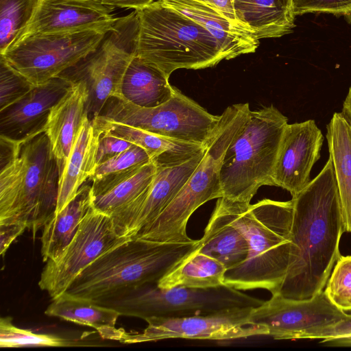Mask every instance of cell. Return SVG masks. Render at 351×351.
<instances>
[{"mask_svg":"<svg viewBox=\"0 0 351 351\" xmlns=\"http://www.w3.org/2000/svg\"><path fill=\"white\" fill-rule=\"evenodd\" d=\"M289 266L278 294L307 300L324 291L340 257L344 231L331 158L300 193L292 197Z\"/></svg>","mask_w":351,"mask_h":351,"instance_id":"6da1fadb","label":"cell"},{"mask_svg":"<svg viewBox=\"0 0 351 351\" xmlns=\"http://www.w3.org/2000/svg\"><path fill=\"white\" fill-rule=\"evenodd\" d=\"M0 223L22 222L34 236L55 213L59 169L45 132L23 141L0 136Z\"/></svg>","mask_w":351,"mask_h":351,"instance_id":"7a4b0ae2","label":"cell"},{"mask_svg":"<svg viewBox=\"0 0 351 351\" xmlns=\"http://www.w3.org/2000/svg\"><path fill=\"white\" fill-rule=\"evenodd\" d=\"M234 225L248 245L241 264L226 271L223 285L241 291L278 293L286 276L292 241L293 202L263 199L251 204L225 197Z\"/></svg>","mask_w":351,"mask_h":351,"instance_id":"3957f363","label":"cell"},{"mask_svg":"<svg viewBox=\"0 0 351 351\" xmlns=\"http://www.w3.org/2000/svg\"><path fill=\"white\" fill-rule=\"evenodd\" d=\"M131 238L85 268L66 291L97 303L158 281L197 245Z\"/></svg>","mask_w":351,"mask_h":351,"instance_id":"277c9868","label":"cell"},{"mask_svg":"<svg viewBox=\"0 0 351 351\" xmlns=\"http://www.w3.org/2000/svg\"><path fill=\"white\" fill-rule=\"evenodd\" d=\"M248 103L227 107L205 144L204 156L186 184L160 215L133 237L159 243H189L186 233L192 214L206 202L223 197L220 169L230 144L245 123Z\"/></svg>","mask_w":351,"mask_h":351,"instance_id":"5b68a950","label":"cell"},{"mask_svg":"<svg viewBox=\"0 0 351 351\" xmlns=\"http://www.w3.org/2000/svg\"><path fill=\"white\" fill-rule=\"evenodd\" d=\"M134 10L138 24L136 56L168 77L179 69L211 67L225 59L206 29L161 0Z\"/></svg>","mask_w":351,"mask_h":351,"instance_id":"8992f818","label":"cell"},{"mask_svg":"<svg viewBox=\"0 0 351 351\" xmlns=\"http://www.w3.org/2000/svg\"><path fill=\"white\" fill-rule=\"evenodd\" d=\"M287 124V117L273 105L250 110L222 161L223 197L250 204L261 186H274V167Z\"/></svg>","mask_w":351,"mask_h":351,"instance_id":"52a82bcc","label":"cell"},{"mask_svg":"<svg viewBox=\"0 0 351 351\" xmlns=\"http://www.w3.org/2000/svg\"><path fill=\"white\" fill-rule=\"evenodd\" d=\"M138 24L135 10L118 18L97 49L60 75L87 91L86 113L90 120L101 114L108 101L122 97L125 73L136 56Z\"/></svg>","mask_w":351,"mask_h":351,"instance_id":"ba28073f","label":"cell"},{"mask_svg":"<svg viewBox=\"0 0 351 351\" xmlns=\"http://www.w3.org/2000/svg\"><path fill=\"white\" fill-rule=\"evenodd\" d=\"M263 300L225 285L209 289L175 287L160 289L157 282L141 287L121 297L98 303L121 315L143 319L215 313L234 307H256Z\"/></svg>","mask_w":351,"mask_h":351,"instance_id":"9c48e42d","label":"cell"},{"mask_svg":"<svg viewBox=\"0 0 351 351\" xmlns=\"http://www.w3.org/2000/svg\"><path fill=\"white\" fill-rule=\"evenodd\" d=\"M113 28L27 34L0 55L34 86H40L95 51Z\"/></svg>","mask_w":351,"mask_h":351,"instance_id":"30bf717a","label":"cell"},{"mask_svg":"<svg viewBox=\"0 0 351 351\" xmlns=\"http://www.w3.org/2000/svg\"><path fill=\"white\" fill-rule=\"evenodd\" d=\"M160 136L204 145L220 115H213L176 88L172 97L153 108L137 106L123 96L110 98L101 114Z\"/></svg>","mask_w":351,"mask_h":351,"instance_id":"8fae6325","label":"cell"},{"mask_svg":"<svg viewBox=\"0 0 351 351\" xmlns=\"http://www.w3.org/2000/svg\"><path fill=\"white\" fill-rule=\"evenodd\" d=\"M254 307H234L215 313L184 317L147 318L141 332L121 328L118 341L136 343L169 339L226 341L254 336H267L265 326L250 321Z\"/></svg>","mask_w":351,"mask_h":351,"instance_id":"7c38bea8","label":"cell"},{"mask_svg":"<svg viewBox=\"0 0 351 351\" xmlns=\"http://www.w3.org/2000/svg\"><path fill=\"white\" fill-rule=\"evenodd\" d=\"M130 239L118 235L111 217L93 207L62 256L57 261L47 262L38 286L51 299L57 298L94 261Z\"/></svg>","mask_w":351,"mask_h":351,"instance_id":"4fadbf2b","label":"cell"},{"mask_svg":"<svg viewBox=\"0 0 351 351\" xmlns=\"http://www.w3.org/2000/svg\"><path fill=\"white\" fill-rule=\"evenodd\" d=\"M348 313L334 305L324 291L307 300H293L276 293L252 308L250 321L265 326L276 340L298 339L300 335L336 324Z\"/></svg>","mask_w":351,"mask_h":351,"instance_id":"5bb4252c","label":"cell"},{"mask_svg":"<svg viewBox=\"0 0 351 351\" xmlns=\"http://www.w3.org/2000/svg\"><path fill=\"white\" fill-rule=\"evenodd\" d=\"M204 151L181 165L157 167L149 188L132 204L111 217L118 235L132 238L152 223L182 189L199 164Z\"/></svg>","mask_w":351,"mask_h":351,"instance_id":"9a60e30c","label":"cell"},{"mask_svg":"<svg viewBox=\"0 0 351 351\" xmlns=\"http://www.w3.org/2000/svg\"><path fill=\"white\" fill-rule=\"evenodd\" d=\"M323 134L313 119L288 123L277 156L273 180L292 197L311 182L310 174L320 157Z\"/></svg>","mask_w":351,"mask_h":351,"instance_id":"2e32d148","label":"cell"},{"mask_svg":"<svg viewBox=\"0 0 351 351\" xmlns=\"http://www.w3.org/2000/svg\"><path fill=\"white\" fill-rule=\"evenodd\" d=\"M72 85L60 75L34 86L19 101L0 110V136L19 141L44 132L51 108Z\"/></svg>","mask_w":351,"mask_h":351,"instance_id":"e0dca14e","label":"cell"},{"mask_svg":"<svg viewBox=\"0 0 351 351\" xmlns=\"http://www.w3.org/2000/svg\"><path fill=\"white\" fill-rule=\"evenodd\" d=\"M114 9L99 0H40L18 38L31 34L112 29L118 19L112 14Z\"/></svg>","mask_w":351,"mask_h":351,"instance_id":"ac0fdd59","label":"cell"},{"mask_svg":"<svg viewBox=\"0 0 351 351\" xmlns=\"http://www.w3.org/2000/svg\"><path fill=\"white\" fill-rule=\"evenodd\" d=\"M206 29L219 43L226 60L254 53L259 40L247 26L232 21L221 12L193 0H161Z\"/></svg>","mask_w":351,"mask_h":351,"instance_id":"d6986e66","label":"cell"},{"mask_svg":"<svg viewBox=\"0 0 351 351\" xmlns=\"http://www.w3.org/2000/svg\"><path fill=\"white\" fill-rule=\"evenodd\" d=\"M101 133L121 138L143 148L158 168L181 165L203 152L205 145L179 141L107 119L101 115L91 120Z\"/></svg>","mask_w":351,"mask_h":351,"instance_id":"ffe728a7","label":"cell"},{"mask_svg":"<svg viewBox=\"0 0 351 351\" xmlns=\"http://www.w3.org/2000/svg\"><path fill=\"white\" fill-rule=\"evenodd\" d=\"M87 91L82 82L73 84L66 94L51 108L45 132L62 174L79 130L87 116ZM88 117V116H87Z\"/></svg>","mask_w":351,"mask_h":351,"instance_id":"44dd1931","label":"cell"},{"mask_svg":"<svg viewBox=\"0 0 351 351\" xmlns=\"http://www.w3.org/2000/svg\"><path fill=\"white\" fill-rule=\"evenodd\" d=\"M156 169L152 161L141 167L93 181V208L110 217L118 213L149 188Z\"/></svg>","mask_w":351,"mask_h":351,"instance_id":"7402d4cb","label":"cell"},{"mask_svg":"<svg viewBox=\"0 0 351 351\" xmlns=\"http://www.w3.org/2000/svg\"><path fill=\"white\" fill-rule=\"evenodd\" d=\"M196 250L217 259L227 270L237 267L246 259L247 242L232 223L223 197L218 198Z\"/></svg>","mask_w":351,"mask_h":351,"instance_id":"603a6c76","label":"cell"},{"mask_svg":"<svg viewBox=\"0 0 351 351\" xmlns=\"http://www.w3.org/2000/svg\"><path fill=\"white\" fill-rule=\"evenodd\" d=\"M101 134L86 116L59 177L58 204L55 213L62 210L75 197L81 186L94 173Z\"/></svg>","mask_w":351,"mask_h":351,"instance_id":"cb8c5ba5","label":"cell"},{"mask_svg":"<svg viewBox=\"0 0 351 351\" xmlns=\"http://www.w3.org/2000/svg\"><path fill=\"white\" fill-rule=\"evenodd\" d=\"M90 182L88 178L75 197L62 210L55 213L43 227L40 241L43 262L57 261L62 256L82 220L93 207Z\"/></svg>","mask_w":351,"mask_h":351,"instance_id":"d4e9b609","label":"cell"},{"mask_svg":"<svg viewBox=\"0 0 351 351\" xmlns=\"http://www.w3.org/2000/svg\"><path fill=\"white\" fill-rule=\"evenodd\" d=\"M237 19L258 39L279 38L295 27L292 0H233Z\"/></svg>","mask_w":351,"mask_h":351,"instance_id":"484cf974","label":"cell"},{"mask_svg":"<svg viewBox=\"0 0 351 351\" xmlns=\"http://www.w3.org/2000/svg\"><path fill=\"white\" fill-rule=\"evenodd\" d=\"M326 129L343 228L346 232H351V122L341 112H335Z\"/></svg>","mask_w":351,"mask_h":351,"instance_id":"4316f807","label":"cell"},{"mask_svg":"<svg viewBox=\"0 0 351 351\" xmlns=\"http://www.w3.org/2000/svg\"><path fill=\"white\" fill-rule=\"evenodd\" d=\"M160 69L135 56L123 79L121 92L129 101L145 108L158 106L172 97L176 87Z\"/></svg>","mask_w":351,"mask_h":351,"instance_id":"83f0119b","label":"cell"},{"mask_svg":"<svg viewBox=\"0 0 351 351\" xmlns=\"http://www.w3.org/2000/svg\"><path fill=\"white\" fill-rule=\"evenodd\" d=\"M45 314L95 328L105 339L114 340L118 328L116 323L121 315L117 310L101 305L96 302L62 293L52 302Z\"/></svg>","mask_w":351,"mask_h":351,"instance_id":"f1b7e54d","label":"cell"},{"mask_svg":"<svg viewBox=\"0 0 351 351\" xmlns=\"http://www.w3.org/2000/svg\"><path fill=\"white\" fill-rule=\"evenodd\" d=\"M197 247V246H196ZM226 267L196 247L185 256L157 282L160 289L175 287L209 289L223 285Z\"/></svg>","mask_w":351,"mask_h":351,"instance_id":"f546056e","label":"cell"},{"mask_svg":"<svg viewBox=\"0 0 351 351\" xmlns=\"http://www.w3.org/2000/svg\"><path fill=\"white\" fill-rule=\"evenodd\" d=\"M40 0H0V54L18 38L30 22Z\"/></svg>","mask_w":351,"mask_h":351,"instance_id":"4dcf8cb0","label":"cell"},{"mask_svg":"<svg viewBox=\"0 0 351 351\" xmlns=\"http://www.w3.org/2000/svg\"><path fill=\"white\" fill-rule=\"evenodd\" d=\"M70 345L66 339L47 334H37L14 326L12 318L0 319V346L19 348L25 346L63 347Z\"/></svg>","mask_w":351,"mask_h":351,"instance_id":"1f68e13d","label":"cell"},{"mask_svg":"<svg viewBox=\"0 0 351 351\" xmlns=\"http://www.w3.org/2000/svg\"><path fill=\"white\" fill-rule=\"evenodd\" d=\"M324 291L337 308L351 311V256H340Z\"/></svg>","mask_w":351,"mask_h":351,"instance_id":"d6a6232c","label":"cell"},{"mask_svg":"<svg viewBox=\"0 0 351 351\" xmlns=\"http://www.w3.org/2000/svg\"><path fill=\"white\" fill-rule=\"evenodd\" d=\"M150 162L152 160L146 151L133 144L128 149L97 165L89 179L92 182L96 181L110 175L141 167Z\"/></svg>","mask_w":351,"mask_h":351,"instance_id":"836d02e7","label":"cell"},{"mask_svg":"<svg viewBox=\"0 0 351 351\" xmlns=\"http://www.w3.org/2000/svg\"><path fill=\"white\" fill-rule=\"evenodd\" d=\"M34 86L0 55V110L19 101Z\"/></svg>","mask_w":351,"mask_h":351,"instance_id":"e575fe53","label":"cell"},{"mask_svg":"<svg viewBox=\"0 0 351 351\" xmlns=\"http://www.w3.org/2000/svg\"><path fill=\"white\" fill-rule=\"evenodd\" d=\"M295 16L306 13H328L351 16V0H292Z\"/></svg>","mask_w":351,"mask_h":351,"instance_id":"d590c367","label":"cell"},{"mask_svg":"<svg viewBox=\"0 0 351 351\" xmlns=\"http://www.w3.org/2000/svg\"><path fill=\"white\" fill-rule=\"evenodd\" d=\"M133 144L115 136L102 133L99 141L97 165L128 149Z\"/></svg>","mask_w":351,"mask_h":351,"instance_id":"8d00e7d4","label":"cell"},{"mask_svg":"<svg viewBox=\"0 0 351 351\" xmlns=\"http://www.w3.org/2000/svg\"><path fill=\"white\" fill-rule=\"evenodd\" d=\"M347 335H351V314L332 325L304 332L298 339H326Z\"/></svg>","mask_w":351,"mask_h":351,"instance_id":"74e56055","label":"cell"},{"mask_svg":"<svg viewBox=\"0 0 351 351\" xmlns=\"http://www.w3.org/2000/svg\"><path fill=\"white\" fill-rule=\"evenodd\" d=\"M27 228L22 222L0 223V254L3 256L11 243Z\"/></svg>","mask_w":351,"mask_h":351,"instance_id":"f35d334b","label":"cell"},{"mask_svg":"<svg viewBox=\"0 0 351 351\" xmlns=\"http://www.w3.org/2000/svg\"><path fill=\"white\" fill-rule=\"evenodd\" d=\"M207 4L215 8L221 12L227 18L233 22L243 24L240 22L235 14L233 0H193ZM244 25V24H243ZM246 26V25H245Z\"/></svg>","mask_w":351,"mask_h":351,"instance_id":"ab89813d","label":"cell"},{"mask_svg":"<svg viewBox=\"0 0 351 351\" xmlns=\"http://www.w3.org/2000/svg\"><path fill=\"white\" fill-rule=\"evenodd\" d=\"M102 3L112 7L127 8V9H140L146 7L157 0H99Z\"/></svg>","mask_w":351,"mask_h":351,"instance_id":"60d3db41","label":"cell"},{"mask_svg":"<svg viewBox=\"0 0 351 351\" xmlns=\"http://www.w3.org/2000/svg\"><path fill=\"white\" fill-rule=\"evenodd\" d=\"M341 112L351 122V84L343 101Z\"/></svg>","mask_w":351,"mask_h":351,"instance_id":"b9f144b4","label":"cell"},{"mask_svg":"<svg viewBox=\"0 0 351 351\" xmlns=\"http://www.w3.org/2000/svg\"><path fill=\"white\" fill-rule=\"evenodd\" d=\"M351 312V311H350Z\"/></svg>","mask_w":351,"mask_h":351,"instance_id":"7bdbcfd3","label":"cell"}]
</instances>
